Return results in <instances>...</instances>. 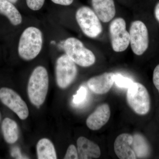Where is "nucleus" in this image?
Masks as SVG:
<instances>
[{"mask_svg":"<svg viewBox=\"0 0 159 159\" xmlns=\"http://www.w3.org/2000/svg\"><path fill=\"white\" fill-rule=\"evenodd\" d=\"M127 89L126 99L132 109L139 115L148 113L150 108V99L146 88L140 83L134 82Z\"/></svg>","mask_w":159,"mask_h":159,"instance_id":"nucleus-6","label":"nucleus"},{"mask_svg":"<svg viewBox=\"0 0 159 159\" xmlns=\"http://www.w3.org/2000/svg\"><path fill=\"white\" fill-rule=\"evenodd\" d=\"M54 59L55 76L57 86L61 89L68 87L78 75V68L75 62L63 52L50 55Z\"/></svg>","mask_w":159,"mask_h":159,"instance_id":"nucleus-5","label":"nucleus"},{"mask_svg":"<svg viewBox=\"0 0 159 159\" xmlns=\"http://www.w3.org/2000/svg\"><path fill=\"white\" fill-rule=\"evenodd\" d=\"M65 159H77L78 158V152L76 147L74 145H71L69 146L65 156Z\"/></svg>","mask_w":159,"mask_h":159,"instance_id":"nucleus-21","label":"nucleus"},{"mask_svg":"<svg viewBox=\"0 0 159 159\" xmlns=\"http://www.w3.org/2000/svg\"><path fill=\"white\" fill-rule=\"evenodd\" d=\"M133 136L124 133L117 137L114 142V150L119 158L135 159L136 156L132 148Z\"/></svg>","mask_w":159,"mask_h":159,"instance_id":"nucleus-10","label":"nucleus"},{"mask_svg":"<svg viewBox=\"0 0 159 159\" xmlns=\"http://www.w3.org/2000/svg\"><path fill=\"white\" fill-rule=\"evenodd\" d=\"M47 13L54 21L65 29L79 31L88 38L95 39L102 33L101 20L92 8L82 6L72 11L69 7L53 5Z\"/></svg>","mask_w":159,"mask_h":159,"instance_id":"nucleus-2","label":"nucleus"},{"mask_svg":"<svg viewBox=\"0 0 159 159\" xmlns=\"http://www.w3.org/2000/svg\"><path fill=\"white\" fill-rule=\"evenodd\" d=\"M1 129L6 143L11 145L17 142L19 137V129L14 120L8 117L5 118L2 122Z\"/></svg>","mask_w":159,"mask_h":159,"instance_id":"nucleus-15","label":"nucleus"},{"mask_svg":"<svg viewBox=\"0 0 159 159\" xmlns=\"http://www.w3.org/2000/svg\"><path fill=\"white\" fill-rule=\"evenodd\" d=\"M5 55V52L3 45L0 43V55Z\"/></svg>","mask_w":159,"mask_h":159,"instance_id":"nucleus-26","label":"nucleus"},{"mask_svg":"<svg viewBox=\"0 0 159 159\" xmlns=\"http://www.w3.org/2000/svg\"><path fill=\"white\" fill-rule=\"evenodd\" d=\"M29 15L6 0H0V43L6 45L25 25Z\"/></svg>","mask_w":159,"mask_h":159,"instance_id":"nucleus-3","label":"nucleus"},{"mask_svg":"<svg viewBox=\"0 0 159 159\" xmlns=\"http://www.w3.org/2000/svg\"><path fill=\"white\" fill-rule=\"evenodd\" d=\"M49 84L48 69L38 65L31 71L28 82V94L30 102L35 106L42 105L45 100Z\"/></svg>","mask_w":159,"mask_h":159,"instance_id":"nucleus-4","label":"nucleus"},{"mask_svg":"<svg viewBox=\"0 0 159 159\" xmlns=\"http://www.w3.org/2000/svg\"><path fill=\"white\" fill-rule=\"evenodd\" d=\"M1 119H2V115H1V111H0V122H1Z\"/></svg>","mask_w":159,"mask_h":159,"instance_id":"nucleus-27","label":"nucleus"},{"mask_svg":"<svg viewBox=\"0 0 159 159\" xmlns=\"http://www.w3.org/2000/svg\"><path fill=\"white\" fill-rule=\"evenodd\" d=\"M152 80L155 86L159 93V64L156 67L154 70Z\"/></svg>","mask_w":159,"mask_h":159,"instance_id":"nucleus-23","label":"nucleus"},{"mask_svg":"<svg viewBox=\"0 0 159 159\" xmlns=\"http://www.w3.org/2000/svg\"><path fill=\"white\" fill-rule=\"evenodd\" d=\"M154 15L157 20L159 22V2L157 3L155 8Z\"/></svg>","mask_w":159,"mask_h":159,"instance_id":"nucleus-25","label":"nucleus"},{"mask_svg":"<svg viewBox=\"0 0 159 159\" xmlns=\"http://www.w3.org/2000/svg\"><path fill=\"white\" fill-rule=\"evenodd\" d=\"M77 143L79 159H97L101 155L99 146L85 137H79Z\"/></svg>","mask_w":159,"mask_h":159,"instance_id":"nucleus-14","label":"nucleus"},{"mask_svg":"<svg viewBox=\"0 0 159 159\" xmlns=\"http://www.w3.org/2000/svg\"><path fill=\"white\" fill-rule=\"evenodd\" d=\"M38 159H57L54 144L51 140L46 138L41 139L36 145Z\"/></svg>","mask_w":159,"mask_h":159,"instance_id":"nucleus-16","label":"nucleus"},{"mask_svg":"<svg viewBox=\"0 0 159 159\" xmlns=\"http://www.w3.org/2000/svg\"><path fill=\"white\" fill-rule=\"evenodd\" d=\"M111 110L107 103L99 105L86 120V125L92 130H99L109 120Z\"/></svg>","mask_w":159,"mask_h":159,"instance_id":"nucleus-13","label":"nucleus"},{"mask_svg":"<svg viewBox=\"0 0 159 159\" xmlns=\"http://www.w3.org/2000/svg\"><path fill=\"white\" fill-rule=\"evenodd\" d=\"M132 148L137 158H144L150 153V147L147 140L140 134L133 136Z\"/></svg>","mask_w":159,"mask_h":159,"instance_id":"nucleus-17","label":"nucleus"},{"mask_svg":"<svg viewBox=\"0 0 159 159\" xmlns=\"http://www.w3.org/2000/svg\"><path fill=\"white\" fill-rule=\"evenodd\" d=\"M53 5L62 7H70L74 2V0H50Z\"/></svg>","mask_w":159,"mask_h":159,"instance_id":"nucleus-22","label":"nucleus"},{"mask_svg":"<svg viewBox=\"0 0 159 159\" xmlns=\"http://www.w3.org/2000/svg\"><path fill=\"white\" fill-rule=\"evenodd\" d=\"M3 47L5 55L25 62L48 54L45 31L40 17L29 15L25 25Z\"/></svg>","mask_w":159,"mask_h":159,"instance_id":"nucleus-1","label":"nucleus"},{"mask_svg":"<svg viewBox=\"0 0 159 159\" xmlns=\"http://www.w3.org/2000/svg\"><path fill=\"white\" fill-rule=\"evenodd\" d=\"M114 82L119 88L128 89L134 82L130 78L124 77L121 74H115Z\"/></svg>","mask_w":159,"mask_h":159,"instance_id":"nucleus-19","label":"nucleus"},{"mask_svg":"<svg viewBox=\"0 0 159 159\" xmlns=\"http://www.w3.org/2000/svg\"><path fill=\"white\" fill-rule=\"evenodd\" d=\"M46 0H23L24 12L26 15L36 16L45 5Z\"/></svg>","mask_w":159,"mask_h":159,"instance_id":"nucleus-18","label":"nucleus"},{"mask_svg":"<svg viewBox=\"0 0 159 159\" xmlns=\"http://www.w3.org/2000/svg\"><path fill=\"white\" fill-rule=\"evenodd\" d=\"M0 101L21 120H25L29 116L28 106L21 97L13 89L6 86L1 87Z\"/></svg>","mask_w":159,"mask_h":159,"instance_id":"nucleus-9","label":"nucleus"},{"mask_svg":"<svg viewBox=\"0 0 159 159\" xmlns=\"http://www.w3.org/2000/svg\"><path fill=\"white\" fill-rule=\"evenodd\" d=\"M115 74L105 73L91 77L88 80L89 88L95 94L102 95L108 93L114 83Z\"/></svg>","mask_w":159,"mask_h":159,"instance_id":"nucleus-11","label":"nucleus"},{"mask_svg":"<svg viewBox=\"0 0 159 159\" xmlns=\"http://www.w3.org/2000/svg\"><path fill=\"white\" fill-rule=\"evenodd\" d=\"M130 43L132 51L138 56L142 55L149 45V36L147 27L139 20L134 21L129 29Z\"/></svg>","mask_w":159,"mask_h":159,"instance_id":"nucleus-8","label":"nucleus"},{"mask_svg":"<svg viewBox=\"0 0 159 159\" xmlns=\"http://www.w3.org/2000/svg\"><path fill=\"white\" fill-rule=\"evenodd\" d=\"M10 2L13 3L14 5H16L22 11L24 12V6H23L22 0H6Z\"/></svg>","mask_w":159,"mask_h":159,"instance_id":"nucleus-24","label":"nucleus"},{"mask_svg":"<svg viewBox=\"0 0 159 159\" xmlns=\"http://www.w3.org/2000/svg\"><path fill=\"white\" fill-rule=\"evenodd\" d=\"M92 9L101 22H111L116 15L114 0H91Z\"/></svg>","mask_w":159,"mask_h":159,"instance_id":"nucleus-12","label":"nucleus"},{"mask_svg":"<svg viewBox=\"0 0 159 159\" xmlns=\"http://www.w3.org/2000/svg\"><path fill=\"white\" fill-rule=\"evenodd\" d=\"M87 94V90L85 87L80 86L77 91V94L73 97V101L76 105H79L85 100Z\"/></svg>","mask_w":159,"mask_h":159,"instance_id":"nucleus-20","label":"nucleus"},{"mask_svg":"<svg viewBox=\"0 0 159 159\" xmlns=\"http://www.w3.org/2000/svg\"><path fill=\"white\" fill-rule=\"evenodd\" d=\"M109 32L111 45L114 51L122 52L128 48L130 37L124 19L117 17L112 20L109 27Z\"/></svg>","mask_w":159,"mask_h":159,"instance_id":"nucleus-7","label":"nucleus"}]
</instances>
